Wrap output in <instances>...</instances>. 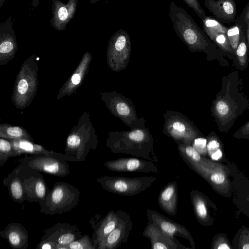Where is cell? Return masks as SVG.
<instances>
[{
  "instance_id": "cell-1",
  "label": "cell",
  "mask_w": 249,
  "mask_h": 249,
  "mask_svg": "<svg viewBox=\"0 0 249 249\" xmlns=\"http://www.w3.org/2000/svg\"><path fill=\"white\" fill-rule=\"evenodd\" d=\"M221 84V89L212 102L211 112L218 130L227 133L239 116L249 108V99L240 90L237 71L224 76Z\"/></svg>"
},
{
  "instance_id": "cell-2",
  "label": "cell",
  "mask_w": 249,
  "mask_h": 249,
  "mask_svg": "<svg viewBox=\"0 0 249 249\" xmlns=\"http://www.w3.org/2000/svg\"><path fill=\"white\" fill-rule=\"evenodd\" d=\"M169 16L177 36L191 52H203L206 59L211 61L218 60L226 66L223 52L214 44L183 8L175 1H170L168 7Z\"/></svg>"
},
{
  "instance_id": "cell-3",
  "label": "cell",
  "mask_w": 249,
  "mask_h": 249,
  "mask_svg": "<svg viewBox=\"0 0 249 249\" xmlns=\"http://www.w3.org/2000/svg\"><path fill=\"white\" fill-rule=\"evenodd\" d=\"M154 139L147 127L111 133L107 146L114 153H122L157 162Z\"/></svg>"
},
{
  "instance_id": "cell-4",
  "label": "cell",
  "mask_w": 249,
  "mask_h": 249,
  "mask_svg": "<svg viewBox=\"0 0 249 249\" xmlns=\"http://www.w3.org/2000/svg\"><path fill=\"white\" fill-rule=\"evenodd\" d=\"M79 196L80 191L75 186L65 182H57L39 203L40 212L49 215L68 212L78 204Z\"/></svg>"
},
{
  "instance_id": "cell-5",
  "label": "cell",
  "mask_w": 249,
  "mask_h": 249,
  "mask_svg": "<svg viewBox=\"0 0 249 249\" xmlns=\"http://www.w3.org/2000/svg\"><path fill=\"white\" fill-rule=\"evenodd\" d=\"M164 120L162 133L177 143L191 145L195 138L204 136L189 118L178 111H166Z\"/></svg>"
},
{
  "instance_id": "cell-6",
  "label": "cell",
  "mask_w": 249,
  "mask_h": 249,
  "mask_svg": "<svg viewBox=\"0 0 249 249\" xmlns=\"http://www.w3.org/2000/svg\"><path fill=\"white\" fill-rule=\"evenodd\" d=\"M155 177L128 178L105 176L96 178L102 188L107 192L123 196H133L150 188L157 180Z\"/></svg>"
},
{
  "instance_id": "cell-7",
  "label": "cell",
  "mask_w": 249,
  "mask_h": 249,
  "mask_svg": "<svg viewBox=\"0 0 249 249\" xmlns=\"http://www.w3.org/2000/svg\"><path fill=\"white\" fill-rule=\"evenodd\" d=\"M131 53L129 34L124 29L118 30L108 41L107 56L110 68L115 72L125 69L128 64Z\"/></svg>"
},
{
  "instance_id": "cell-8",
  "label": "cell",
  "mask_w": 249,
  "mask_h": 249,
  "mask_svg": "<svg viewBox=\"0 0 249 249\" xmlns=\"http://www.w3.org/2000/svg\"><path fill=\"white\" fill-rule=\"evenodd\" d=\"M18 167L22 180L26 201L39 204L44 200L50 191L44 177L40 172L32 169L21 162Z\"/></svg>"
},
{
  "instance_id": "cell-9",
  "label": "cell",
  "mask_w": 249,
  "mask_h": 249,
  "mask_svg": "<svg viewBox=\"0 0 249 249\" xmlns=\"http://www.w3.org/2000/svg\"><path fill=\"white\" fill-rule=\"evenodd\" d=\"M108 103L114 115L119 118L131 129L145 128L146 120L139 118L131 99L113 92L108 96Z\"/></svg>"
},
{
  "instance_id": "cell-10",
  "label": "cell",
  "mask_w": 249,
  "mask_h": 249,
  "mask_svg": "<svg viewBox=\"0 0 249 249\" xmlns=\"http://www.w3.org/2000/svg\"><path fill=\"white\" fill-rule=\"evenodd\" d=\"M20 162L34 170L56 177H66L71 172L66 160L44 154L25 157Z\"/></svg>"
},
{
  "instance_id": "cell-11",
  "label": "cell",
  "mask_w": 249,
  "mask_h": 249,
  "mask_svg": "<svg viewBox=\"0 0 249 249\" xmlns=\"http://www.w3.org/2000/svg\"><path fill=\"white\" fill-rule=\"evenodd\" d=\"M41 240H47L56 245L57 249H62L83 235L77 225L68 223H58L43 231Z\"/></svg>"
},
{
  "instance_id": "cell-12",
  "label": "cell",
  "mask_w": 249,
  "mask_h": 249,
  "mask_svg": "<svg viewBox=\"0 0 249 249\" xmlns=\"http://www.w3.org/2000/svg\"><path fill=\"white\" fill-rule=\"evenodd\" d=\"M146 215L148 220L155 224L163 232L173 238L177 236L187 239L190 243L191 248L195 249L194 239L189 230L184 226L149 208L146 210Z\"/></svg>"
},
{
  "instance_id": "cell-13",
  "label": "cell",
  "mask_w": 249,
  "mask_h": 249,
  "mask_svg": "<svg viewBox=\"0 0 249 249\" xmlns=\"http://www.w3.org/2000/svg\"><path fill=\"white\" fill-rule=\"evenodd\" d=\"M103 165L112 171L144 173L159 172L157 166L153 161L142 158H121L107 161Z\"/></svg>"
},
{
  "instance_id": "cell-14",
  "label": "cell",
  "mask_w": 249,
  "mask_h": 249,
  "mask_svg": "<svg viewBox=\"0 0 249 249\" xmlns=\"http://www.w3.org/2000/svg\"><path fill=\"white\" fill-rule=\"evenodd\" d=\"M132 222L130 215L120 210L119 221L115 229L99 244L97 249H116L127 241Z\"/></svg>"
},
{
  "instance_id": "cell-15",
  "label": "cell",
  "mask_w": 249,
  "mask_h": 249,
  "mask_svg": "<svg viewBox=\"0 0 249 249\" xmlns=\"http://www.w3.org/2000/svg\"><path fill=\"white\" fill-rule=\"evenodd\" d=\"M79 0H69L65 3L61 0H52V17L50 23L57 31H62L73 18Z\"/></svg>"
},
{
  "instance_id": "cell-16",
  "label": "cell",
  "mask_w": 249,
  "mask_h": 249,
  "mask_svg": "<svg viewBox=\"0 0 249 249\" xmlns=\"http://www.w3.org/2000/svg\"><path fill=\"white\" fill-rule=\"evenodd\" d=\"M143 237L150 241L152 249H184L188 248L182 245L176 238H173L161 231L150 220L142 233Z\"/></svg>"
},
{
  "instance_id": "cell-17",
  "label": "cell",
  "mask_w": 249,
  "mask_h": 249,
  "mask_svg": "<svg viewBox=\"0 0 249 249\" xmlns=\"http://www.w3.org/2000/svg\"><path fill=\"white\" fill-rule=\"evenodd\" d=\"M206 8L218 20L230 24L236 20V6L234 0H204Z\"/></svg>"
},
{
  "instance_id": "cell-18",
  "label": "cell",
  "mask_w": 249,
  "mask_h": 249,
  "mask_svg": "<svg viewBox=\"0 0 249 249\" xmlns=\"http://www.w3.org/2000/svg\"><path fill=\"white\" fill-rule=\"evenodd\" d=\"M1 238L6 240L14 249H27L29 247V233L18 222H12L0 231Z\"/></svg>"
},
{
  "instance_id": "cell-19",
  "label": "cell",
  "mask_w": 249,
  "mask_h": 249,
  "mask_svg": "<svg viewBox=\"0 0 249 249\" xmlns=\"http://www.w3.org/2000/svg\"><path fill=\"white\" fill-rule=\"evenodd\" d=\"M120 218V210L110 211L96 226L92 235V243L97 249L99 244L116 227Z\"/></svg>"
},
{
  "instance_id": "cell-20",
  "label": "cell",
  "mask_w": 249,
  "mask_h": 249,
  "mask_svg": "<svg viewBox=\"0 0 249 249\" xmlns=\"http://www.w3.org/2000/svg\"><path fill=\"white\" fill-rule=\"evenodd\" d=\"M178 187L176 181L169 182L161 190L158 201L160 207L167 214L175 216L177 213Z\"/></svg>"
},
{
  "instance_id": "cell-21",
  "label": "cell",
  "mask_w": 249,
  "mask_h": 249,
  "mask_svg": "<svg viewBox=\"0 0 249 249\" xmlns=\"http://www.w3.org/2000/svg\"><path fill=\"white\" fill-rule=\"evenodd\" d=\"M12 144L17 156L25 153L30 154L32 155L44 154L61 159L66 161H77L76 159L73 156L46 150L40 145L34 144L27 141L14 142Z\"/></svg>"
},
{
  "instance_id": "cell-22",
  "label": "cell",
  "mask_w": 249,
  "mask_h": 249,
  "mask_svg": "<svg viewBox=\"0 0 249 249\" xmlns=\"http://www.w3.org/2000/svg\"><path fill=\"white\" fill-rule=\"evenodd\" d=\"M3 183L7 187L12 200L19 204L26 201L22 180L19 176L18 166L3 178Z\"/></svg>"
},
{
  "instance_id": "cell-23",
  "label": "cell",
  "mask_w": 249,
  "mask_h": 249,
  "mask_svg": "<svg viewBox=\"0 0 249 249\" xmlns=\"http://www.w3.org/2000/svg\"><path fill=\"white\" fill-rule=\"evenodd\" d=\"M0 39L1 54L8 53L14 49L16 45V36L11 17L0 24Z\"/></svg>"
},
{
  "instance_id": "cell-24",
  "label": "cell",
  "mask_w": 249,
  "mask_h": 249,
  "mask_svg": "<svg viewBox=\"0 0 249 249\" xmlns=\"http://www.w3.org/2000/svg\"><path fill=\"white\" fill-rule=\"evenodd\" d=\"M190 197L197 220L201 224L208 225L210 222V215L207 198L197 190H192Z\"/></svg>"
},
{
  "instance_id": "cell-25",
  "label": "cell",
  "mask_w": 249,
  "mask_h": 249,
  "mask_svg": "<svg viewBox=\"0 0 249 249\" xmlns=\"http://www.w3.org/2000/svg\"><path fill=\"white\" fill-rule=\"evenodd\" d=\"M249 47L245 33L242 30L238 45L235 51L237 68L240 71L246 70L249 62Z\"/></svg>"
},
{
  "instance_id": "cell-26",
  "label": "cell",
  "mask_w": 249,
  "mask_h": 249,
  "mask_svg": "<svg viewBox=\"0 0 249 249\" xmlns=\"http://www.w3.org/2000/svg\"><path fill=\"white\" fill-rule=\"evenodd\" d=\"M211 40L226 55L235 60V54L232 50L227 34L223 33H208L206 34Z\"/></svg>"
},
{
  "instance_id": "cell-27",
  "label": "cell",
  "mask_w": 249,
  "mask_h": 249,
  "mask_svg": "<svg viewBox=\"0 0 249 249\" xmlns=\"http://www.w3.org/2000/svg\"><path fill=\"white\" fill-rule=\"evenodd\" d=\"M177 144L179 155L186 163L200 164L203 162L204 158L191 144Z\"/></svg>"
},
{
  "instance_id": "cell-28",
  "label": "cell",
  "mask_w": 249,
  "mask_h": 249,
  "mask_svg": "<svg viewBox=\"0 0 249 249\" xmlns=\"http://www.w3.org/2000/svg\"><path fill=\"white\" fill-rule=\"evenodd\" d=\"M207 154L212 160H220L223 156L222 145L218 137L213 131L211 132L207 137Z\"/></svg>"
},
{
  "instance_id": "cell-29",
  "label": "cell",
  "mask_w": 249,
  "mask_h": 249,
  "mask_svg": "<svg viewBox=\"0 0 249 249\" xmlns=\"http://www.w3.org/2000/svg\"><path fill=\"white\" fill-rule=\"evenodd\" d=\"M203 29L205 34L208 33H227L228 28L211 17L206 16L202 20Z\"/></svg>"
},
{
  "instance_id": "cell-30",
  "label": "cell",
  "mask_w": 249,
  "mask_h": 249,
  "mask_svg": "<svg viewBox=\"0 0 249 249\" xmlns=\"http://www.w3.org/2000/svg\"><path fill=\"white\" fill-rule=\"evenodd\" d=\"M17 156L12 143L9 141L0 139V167H2L10 157Z\"/></svg>"
},
{
  "instance_id": "cell-31",
  "label": "cell",
  "mask_w": 249,
  "mask_h": 249,
  "mask_svg": "<svg viewBox=\"0 0 249 249\" xmlns=\"http://www.w3.org/2000/svg\"><path fill=\"white\" fill-rule=\"evenodd\" d=\"M62 249H96V248L93 246L89 235L84 234L80 238L63 247Z\"/></svg>"
},
{
  "instance_id": "cell-32",
  "label": "cell",
  "mask_w": 249,
  "mask_h": 249,
  "mask_svg": "<svg viewBox=\"0 0 249 249\" xmlns=\"http://www.w3.org/2000/svg\"><path fill=\"white\" fill-rule=\"evenodd\" d=\"M241 30V26L235 21L234 25L228 28L226 33L231 47L235 54V51L239 42Z\"/></svg>"
},
{
  "instance_id": "cell-33",
  "label": "cell",
  "mask_w": 249,
  "mask_h": 249,
  "mask_svg": "<svg viewBox=\"0 0 249 249\" xmlns=\"http://www.w3.org/2000/svg\"><path fill=\"white\" fill-rule=\"evenodd\" d=\"M207 139L203 136L195 138L193 141L191 145L201 156H205L207 154Z\"/></svg>"
},
{
  "instance_id": "cell-34",
  "label": "cell",
  "mask_w": 249,
  "mask_h": 249,
  "mask_svg": "<svg viewBox=\"0 0 249 249\" xmlns=\"http://www.w3.org/2000/svg\"><path fill=\"white\" fill-rule=\"evenodd\" d=\"M186 4L191 8L202 20L206 15L204 10L201 7L198 0H182Z\"/></svg>"
},
{
  "instance_id": "cell-35",
  "label": "cell",
  "mask_w": 249,
  "mask_h": 249,
  "mask_svg": "<svg viewBox=\"0 0 249 249\" xmlns=\"http://www.w3.org/2000/svg\"><path fill=\"white\" fill-rule=\"evenodd\" d=\"M233 136L236 138L249 140V121L237 130L233 134Z\"/></svg>"
},
{
  "instance_id": "cell-36",
  "label": "cell",
  "mask_w": 249,
  "mask_h": 249,
  "mask_svg": "<svg viewBox=\"0 0 249 249\" xmlns=\"http://www.w3.org/2000/svg\"><path fill=\"white\" fill-rule=\"evenodd\" d=\"M236 21L240 24L242 28L247 22H249V1Z\"/></svg>"
},
{
  "instance_id": "cell-37",
  "label": "cell",
  "mask_w": 249,
  "mask_h": 249,
  "mask_svg": "<svg viewBox=\"0 0 249 249\" xmlns=\"http://www.w3.org/2000/svg\"><path fill=\"white\" fill-rule=\"evenodd\" d=\"M6 132L9 137L16 139L19 138L23 135L22 129L18 126L8 128Z\"/></svg>"
},
{
  "instance_id": "cell-38",
  "label": "cell",
  "mask_w": 249,
  "mask_h": 249,
  "mask_svg": "<svg viewBox=\"0 0 249 249\" xmlns=\"http://www.w3.org/2000/svg\"><path fill=\"white\" fill-rule=\"evenodd\" d=\"M36 249H57V247L53 242L47 240H40Z\"/></svg>"
},
{
  "instance_id": "cell-39",
  "label": "cell",
  "mask_w": 249,
  "mask_h": 249,
  "mask_svg": "<svg viewBox=\"0 0 249 249\" xmlns=\"http://www.w3.org/2000/svg\"><path fill=\"white\" fill-rule=\"evenodd\" d=\"M28 85L27 81L25 79L20 80L18 85V90L20 94L25 93L28 89Z\"/></svg>"
},
{
  "instance_id": "cell-40",
  "label": "cell",
  "mask_w": 249,
  "mask_h": 249,
  "mask_svg": "<svg viewBox=\"0 0 249 249\" xmlns=\"http://www.w3.org/2000/svg\"><path fill=\"white\" fill-rule=\"evenodd\" d=\"M213 248L218 249H229L231 248L227 243L223 241V242L220 241V242H218V243H217L216 244H215Z\"/></svg>"
},
{
  "instance_id": "cell-41",
  "label": "cell",
  "mask_w": 249,
  "mask_h": 249,
  "mask_svg": "<svg viewBox=\"0 0 249 249\" xmlns=\"http://www.w3.org/2000/svg\"><path fill=\"white\" fill-rule=\"evenodd\" d=\"M242 30L246 34V36L247 40L248 46L249 47V22H247Z\"/></svg>"
},
{
  "instance_id": "cell-42",
  "label": "cell",
  "mask_w": 249,
  "mask_h": 249,
  "mask_svg": "<svg viewBox=\"0 0 249 249\" xmlns=\"http://www.w3.org/2000/svg\"><path fill=\"white\" fill-rule=\"evenodd\" d=\"M81 81V77L78 73L74 74L71 77V82L75 85L78 84Z\"/></svg>"
},
{
  "instance_id": "cell-43",
  "label": "cell",
  "mask_w": 249,
  "mask_h": 249,
  "mask_svg": "<svg viewBox=\"0 0 249 249\" xmlns=\"http://www.w3.org/2000/svg\"><path fill=\"white\" fill-rule=\"evenodd\" d=\"M90 4H95L97 2L101 0H89Z\"/></svg>"
},
{
  "instance_id": "cell-44",
  "label": "cell",
  "mask_w": 249,
  "mask_h": 249,
  "mask_svg": "<svg viewBox=\"0 0 249 249\" xmlns=\"http://www.w3.org/2000/svg\"><path fill=\"white\" fill-rule=\"evenodd\" d=\"M6 0H0V7L1 8L2 6L3 5L4 2Z\"/></svg>"
}]
</instances>
